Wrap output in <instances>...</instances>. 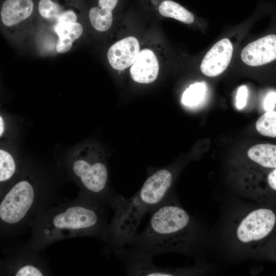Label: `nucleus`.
I'll use <instances>...</instances> for the list:
<instances>
[{"mask_svg": "<svg viewBox=\"0 0 276 276\" xmlns=\"http://www.w3.org/2000/svg\"><path fill=\"white\" fill-rule=\"evenodd\" d=\"M32 0H6L1 10V17L6 26L15 25L26 19L33 10Z\"/></svg>", "mask_w": 276, "mask_h": 276, "instance_id": "10", "label": "nucleus"}, {"mask_svg": "<svg viewBox=\"0 0 276 276\" xmlns=\"http://www.w3.org/2000/svg\"><path fill=\"white\" fill-rule=\"evenodd\" d=\"M205 93L206 85L204 82L193 83L183 92L182 103L189 107L197 106L203 101Z\"/></svg>", "mask_w": 276, "mask_h": 276, "instance_id": "15", "label": "nucleus"}, {"mask_svg": "<svg viewBox=\"0 0 276 276\" xmlns=\"http://www.w3.org/2000/svg\"><path fill=\"white\" fill-rule=\"evenodd\" d=\"M256 128L262 135L276 137V111H267L257 121Z\"/></svg>", "mask_w": 276, "mask_h": 276, "instance_id": "16", "label": "nucleus"}, {"mask_svg": "<svg viewBox=\"0 0 276 276\" xmlns=\"http://www.w3.org/2000/svg\"><path fill=\"white\" fill-rule=\"evenodd\" d=\"M276 223L274 212L267 208L256 209L247 214L236 228L238 240L244 244L259 241L268 236Z\"/></svg>", "mask_w": 276, "mask_h": 276, "instance_id": "5", "label": "nucleus"}, {"mask_svg": "<svg viewBox=\"0 0 276 276\" xmlns=\"http://www.w3.org/2000/svg\"><path fill=\"white\" fill-rule=\"evenodd\" d=\"M276 103V93L270 92L265 97L264 107L267 111L273 110Z\"/></svg>", "mask_w": 276, "mask_h": 276, "instance_id": "22", "label": "nucleus"}, {"mask_svg": "<svg viewBox=\"0 0 276 276\" xmlns=\"http://www.w3.org/2000/svg\"><path fill=\"white\" fill-rule=\"evenodd\" d=\"M247 156L250 160L263 168H276V145H254L248 150Z\"/></svg>", "mask_w": 276, "mask_h": 276, "instance_id": "13", "label": "nucleus"}, {"mask_svg": "<svg viewBox=\"0 0 276 276\" xmlns=\"http://www.w3.org/2000/svg\"><path fill=\"white\" fill-rule=\"evenodd\" d=\"M36 191L27 180L15 183L5 195L0 203V219L3 224L17 225L26 217L35 202Z\"/></svg>", "mask_w": 276, "mask_h": 276, "instance_id": "3", "label": "nucleus"}, {"mask_svg": "<svg viewBox=\"0 0 276 276\" xmlns=\"http://www.w3.org/2000/svg\"><path fill=\"white\" fill-rule=\"evenodd\" d=\"M12 273L16 276H42L44 275L42 269L30 262H22L12 270Z\"/></svg>", "mask_w": 276, "mask_h": 276, "instance_id": "19", "label": "nucleus"}, {"mask_svg": "<svg viewBox=\"0 0 276 276\" xmlns=\"http://www.w3.org/2000/svg\"><path fill=\"white\" fill-rule=\"evenodd\" d=\"M38 11L46 19H56L62 12L59 5L51 0H40Z\"/></svg>", "mask_w": 276, "mask_h": 276, "instance_id": "18", "label": "nucleus"}, {"mask_svg": "<svg viewBox=\"0 0 276 276\" xmlns=\"http://www.w3.org/2000/svg\"><path fill=\"white\" fill-rule=\"evenodd\" d=\"M247 96L248 91L246 86L245 85L240 86L236 95V107L238 109H242L246 105Z\"/></svg>", "mask_w": 276, "mask_h": 276, "instance_id": "20", "label": "nucleus"}, {"mask_svg": "<svg viewBox=\"0 0 276 276\" xmlns=\"http://www.w3.org/2000/svg\"><path fill=\"white\" fill-rule=\"evenodd\" d=\"M55 32L58 36L56 44L58 53H64L72 48L73 42L82 34L83 28L78 22H57L54 27Z\"/></svg>", "mask_w": 276, "mask_h": 276, "instance_id": "12", "label": "nucleus"}, {"mask_svg": "<svg viewBox=\"0 0 276 276\" xmlns=\"http://www.w3.org/2000/svg\"><path fill=\"white\" fill-rule=\"evenodd\" d=\"M76 14L72 10L61 12L56 18L57 22H75L77 20Z\"/></svg>", "mask_w": 276, "mask_h": 276, "instance_id": "21", "label": "nucleus"}, {"mask_svg": "<svg viewBox=\"0 0 276 276\" xmlns=\"http://www.w3.org/2000/svg\"><path fill=\"white\" fill-rule=\"evenodd\" d=\"M242 61L251 66L270 64L276 61V34H270L245 47L241 53Z\"/></svg>", "mask_w": 276, "mask_h": 276, "instance_id": "6", "label": "nucleus"}, {"mask_svg": "<svg viewBox=\"0 0 276 276\" xmlns=\"http://www.w3.org/2000/svg\"><path fill=\"white\" fill-rule=\"evenodd\" d=\"M143 231L117 251L153 258L165 253H190L197 242L192 217L171 195L154 211Z\"/></svg>", "mask_w": 276, "mask_h": 276, "instance_id": "1", "label": "nucleus"}, {"mask_svg": "<svg viewBox=\"0 0 276 276\" xmlns=\"http://www.w3.org/2000/svg\"><path fill=\"white\" fill-rule=\"evenodd\" d=\"M266 181L268 187L273 191L276 192V168L268 173Z\"/></svg>", "mask_w": 276, "mask_h": 276, "instance_id": "23", "label": "nucleus"}, {"mask_svg": "<svg viewBox=\"0 0 276 276\" xmlns=\"http://www.w3.org/2000/svg\"><path fill=\"white\" fill-rule=\"evenodd\" d=\"M4 121L3 120L2 117L1 116L0 117V135L1 136L3 134L4 130Z\"/></svg>", "mask_w": 276, "mask_h": 276, "instance_id": "24", "label": "nucleus"}, {"mask_svg": "<svg viewBox=\"0 0 276 276\" xmlns=\"http://www.w3.org/2000/svg\"><path fill=\"white\" fill-rule=\"evenodd\" d=\"M156 3L158 12L163 16L174 18L190 24L194 20V15L178 3L172 0H150Z\"/></svg>", "mask_w": 276, "mask_h": 276, "instance_id": "14", "label": "nucleus"}, {"mask_svg": "<svg viewBox=\"0 0 276 276\" xmlns=\"http://www.w3.org/2000/svg\"><path fill=\"white\" fill-rule=\"evenodd\" d=\"M140 44L133 36L123 38L114 43L107 52L108 60L113 68L123 70L132 65L140 53Z\"/></svg>", "mask_w": 276, "mask_h": 276, "instance_id": "8", "label": "nucleus"}, {"mask_svg": "<svg viewBox=\"0 0 276 276\" xmlns=\"http://www.w3.org/2000/svg\"><path fill=\"white\" fill-rule=\"evenodd\" d=\"M16 171L15 160L12 155L0 150V181L2 183L10 179Z\"/></svg>", "mask_w": 276, "mask_h": 276, "instance_id": "17", "label": "nucleus"}, {"mask_svg": "<svg viewBox=\"0 0 276 276\" xmlns=\"http://www.w3.org/2000/svg\"><path fill=\"white\" fill-rule=\"evenodd\" d=\"M158 71V62L155 54L145 49L140 52L130 68V73L133 81L149 84L156 80Z\"/></svg>", "mask_w": 276, "mask_h": 276, "instance_id": "9", "label": "nucleus"}, {"mask_svg": "<svg viewBox=\"0 0 276 276\" xmlns=\"http://www.w3.org/2000/svg\"><path fill=\"white\" fill-rule=\"evenodd\" d=\"M118 0H98V7L89 11V18L92 26L99 31H105L111 27L113 20L112 11Z\"/></svg>", "mask_w": 276, "mask_h": 276, "instance_id": "11", "label": "nucleus"}, {"mask_svg": "<svg viewBox=\"0 0 276 276\" xmlns=\"http://www.w3.org/2000/svg\"><path fill=\"white\" fill-rule=\"evenodd\" d=\"M233 51V45L228 39L220 40L205 55L200 65L201 71L208 77L220 75L228 66Z\"/></svg>", "mask_w": 276, "mask_h": 276, "instance_id": "7", "label": "nucleus"}, {"mask_svg": "<svg viewBox=\"0 0 276 276\" xmlns=\"http://www.w3.org/2000/svg\"><path fill=\"white\" fill-rule=\"evenodd\" d=\"M101 203L87 201L56 209L43 217L36 225L35 233L41 243L47 244L65 237L101 235L105 224Z\"/></svg>", "mask_w": 276, "mask_h": 276, "instance_id": "2", "label": "nucleus"}, {"mask_svg": "<svg viewBox=\"0 0 276 276\" xmlns=\"http://www.w3.org/2000/svg\"><path fill=\"white\" fill-rule=\"evenodd\" d=\"M72 171L88 192L90 198L100 203L109 198L106 195L108 171L105 165L100 161H94L78 157L73 162Z\"/></svg>", "mask_w": 276, "mask_h": 276, "instance_id": "4", "label": "nucleus"}]
</instances>
